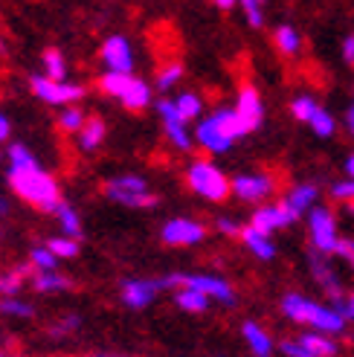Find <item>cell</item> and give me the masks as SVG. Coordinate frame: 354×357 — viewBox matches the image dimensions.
I'll return each mask as SVG.
<instances>
[{
    "label": "cell",
    "instance_id": "1",
    "mask_svg": "<svg viewBox=\"0 0 354 357\" xmlns=\"http://www.w3.org/2000/svg\"><path fill=\"white\" fill-rule=\"evenodd\" d=\"M9 186L15 189V195H21L26 204H32L41 212H59L61 209V192L59 183L38 166H9Z\"/></svg>",
    "mask_w": 354,
    "mask_h": 357
},
{
    "label": "cell",
    "instance_id": "2",
    "mask_svg": "<svg viewBox=\"0 0 354 357\" xmlns=\"http://www.w3.org/2000/svg\"><path fill=\"white\" fill-rule=\"evenodd\" d=\"M282 311H285V317L293 319V323L311 326L314 331L328 334V337L346 331V323H348L334 305H323V302H314L302 294H285L282 296Z\"/></svg>",
    "mask_w": 354,
    "mask_h": 357
},
{
    "label": "cell",
    "instance_id": "3",
    "mask_svg": "<svg viewBox=\"0 0 354 357\" xmlns=\"http://www.w3.org/2000/svg\"><path fill=\"white\" fill-rule=\"evenodd\" d=\"M247 134L244 128V122L238 119L236 108L229 111V108H221L215 111L209 119H203L198 125V131H194V139L201 142V149L212 151V154H224L226 149H233V142L241 139Z\"/></svg>",
    "mask_w": 354,
    "mask_h": 357
},
{
    "label": "cell",
    "instance_id": "4",
    "mask_svg": "<svg viewBox=\"0 0 354 357\" xmlns=\"http://www.w3.org/2000/svg\"><path fill=\"white\" fill-rule=\"evenodd\" d=\"M163 288H189V291H198L209 299H218L224 305H236V291L233 284L221 276H209V273H171V276H163Z\"/></svg>",
    "mask_w": 354,
    "mask_h": 357
},
{
    "label": "cell",
    "instance_id": "5",
    "mask_svg": "<svg viewBox=\"0 0 354 357\" xmlns=\"http://www.w3.org/2000/svg\"><path fill=\"white\" fill-rule=\"evenodd\" d=\"M99 87L108 96H119L122 105H125L128 111H143L146 105L151 102V91H148V84L143 79H137V76H125V73H105L99 79Z\"/></svg>",
    "mask_w": 354,
    "mask_h": 357
},
{
    "label": "cell",
    "instance_id": "6",
    "mask_svg": "<svg viewBox=\"0 0 354 357\" xmlns=\"http://www.w3.org/2000/svg\"><path fill=\"white\" fill-rule=\"evenodd\" d=\"M186 181L206 201H224L226 195L233 192V183L226 181V174L218 166H212L209 160H194V163L189 166Z\"/></svg>",
    "mask_w": 354,
    "mask_h": 357
},
{
    "label": "cell",
    "instance_id": "7",
    "mask_svg": "<svg viewBox=\"0 0 354 357\" xmlns=\"http://www.w3.org/2000/svg\"><path fill=\"white\" fill-rule=\"evenodd\" d=\"M105 195H108L111 201L122 204V206H154V195L148 189V183L143 181L139 174H119L114 181L105 183Z\"/></svg>",
    "mask_w": 354,
    "mask_h": 357
},
{
    "label": "cell",
    "instance_id": "8",
    "mask_svg": "<svg viewBox=\"0 0 354 357\" xmlns=\"http://www.w3.org/2000/svg\"><path fill=\"white\" fill-rule=\"evenodd\" d=\"M308 236H311V244H314L316 253H323V256L337 253L340 236H337V218H334L331 209L314 206L308 212Z\"/></svg>",
    "mask_w": 354,
    "mask_h": 357
},
{
    "label": "cell",
    "instance_id": "9",
    "mask_svg": "<svg viewBox=\"0 0 354 357\" xmlns=\"http://www.w3.org/2000/svg\"><path fill=\"white\" fill-rule=\"evenodd\" d=\"M32 93L44 99L47 105H70L84 96L82 84H67V82H52L47 76H32Z\"/></svg>",
    "mask_w": 354,
    "mask_h": 357
},
{
    "label": "cell",
    "instance_id": "10",
    "mask_svg": "<svg viewBox=\"0 0 354 357\" xmlns=\"http://www.w3.org/2000/svg\"><path fill=\"white\" fill-rule=\"evenodd\" d=\"M308 261H311V276H314V282L331 296V305H334V308L343 305L346 299H343V288H340V276H337V271H334V264H328V256L311 250Z\"/></svg>",
    "mask_w": 354,
    "mask_h": 357
},
{
    "label": "cell",
    "instance_id": "11",
    "mask_svg": "<svg viewBox=\"0 0 354 357\" xmlns=\"http://www.w3.org/2000/svg\"><path fill=\"white\" fill-rule=\"evenodd\" d=\"M296 221V215H293V209L282 201V204H268V206H259L256 212H253V218H250V227H256L259 233H264V236H273L276 229H285V227H291Z\"/></svg>",
    "mask_w": 354,
    "mask_h": 357
},
{
    "label": "cell",
    "instance_id": "12",
    "mask_svg": "<svg viewBox=\"0 0 354 357\" xmlns=\"http://www.w3.org/2000/svg\"><path fill=\"white\" fill-rule=\"evenodd\" d=\"M160 291H163L160 279H125L122 282V288H119V296H122V302H125L128 308L139 311V308L151 305L154 296Z\"/></svg>",
    "mask_w": 354,
    "mask_h": 357
},
{
    "label": "cell",
    "instance_id": "13",
    "mask_svg": "<svg viewBox=\"0 0 354 357\" xmlns=\"http://www.w3.org/2000/svg\"><path fill=\"white\" fill-rule=\"evenodd\" d=\"M163 241L169 247H192V244H201L203 236H206V227L192 221V218H171L166 227H163Z\"/></svg>",
    "mask_w": 354,
    "mask_h": 357
},
{
    "label": "cell",
    "instance_id": "14",
    "mask_svg": "<svg viewBox=\"0 0 354 357\" xmlns=\"http://www.w3.org/2000/svg\"><path fill=\"white\" fill-rule=\"evenodd\" d=\"M273 177L268 174H238L233 177V195L241 201H250V204H259L264 201L268 195H273Z\"/></svg>",
    "mask_w": 354,
    "mask_h": 357
},
{
    "label": "cell",
    "instance_id": "15",
    "mask_svg": "<svg viewBox=\"0 0 354 357\" xmlns=\"http://www.w3.org/2000/svg\"><path fill=\"white\" fill-rule=\"evenodd\" d=\"M102 59H105V64L111 67V73L131 76V70H134V52H131V44L122 38V35H111V38L105 41Z\"/></svg>",
    "mask_w": 354,
    "mask_h": 357
},
{
    "label": "cell",
    "instance_id": "16",
    "mask_svg": "<svg viewBox=\"0 0 354 357\" xmlns=\"http://www.w3.org/2000/svg\"><path fill=\"white\" fill-rule=\"evenodd\" d=\"M157 111H160L163 122H166V134L169 139L174 142V149H180V151H189L192 149V137L186 134V122L180 116V111H177V105L171 99H163L160 105H157Z\"/></svg>",
    "mask_w": 354,
    "mask_h": 357
},
{
    "label": "cell",
    "instance_id": "17",
    "mask_svg": "<svg viewBox=\"0 0 354 357\" xmlns=\"http://www.w3.org/2000/svg\"><path fill=\"white\" fill-rule=\"evenodd\" d=\"M236 114H238V119L244 122L247 134L256 131L259 125H261V119H264V108H261V96H259L256 87L244 84L241 91H238V105H236Z\"/></svg>",
    "mask_w": 354,
    "mask_h": 357
},
{
    "label": "cell",
    "instance_id": "18",
    "mask_svg": "<svg viewBox=\"0 0 354 357\" xmlns=\"http://www.w3.org/2000/svg\"><path fill=\"white\" fill-rule=\"evenodd\" d=\"M316 198H320V189H316L314 183H299L285 195V204L293 209V215L299 218V215H305V212H311L316 206Z\"/></svg>",
    "mask_w": 354,
    "mask_h": 357
},
{
    "label": "cell",
    "instance_id": "19",
    "mask_svg": "<svg viewBox=\"0 0 354 357\" xmlns=\"http://www.w3.org/2000/svg\"><path fill=\"white\" fill-rule=\"evenodd\" d=\"M241 334H244L247 346H250V351H253L256 357H273V340H270V334L264 331L259 323L247 319V323L241 326Z\"/></svg>",
    "mask_w": 354,
    "mask_h": 357
},
{
    "label": "cell",
    "instance_id": "20",
    "mask_svg": "<svg viewBox=\"0 0 354 357\" xmlns=\"http://www.w3.org/2000/svg\"><path fill=\"white\" fill-rule=\"evenodd\" d=\"M241 241L247 244V250H250L253 256H259V259H264V261H270V259L276 256V247H273L270 236L259 233V229H256V227H250V224H247V227L241 229Z\"/></svg>",
    "mask_w": 354,
    "mask_h": 357
},
{
    "label": "cell",
    "instance_id": "21",
    "mask_svg": "<svg viewBox=\"0 0 354 357\" xmlns=\"http://www.w3.org/2000/svg\"><path fill=\"white\" fill-rule=\"evenodd\" d=\"M299 343H302L311 354L316 357H337V340L328 334H320V331H311V334H302L299 337Z\"/></svg>",
    "mask_w": 354,
    "mask_h": 357
},
{
    "label": "cell",
    "instance_id": "22",
    "mask_svg": "<svg viewBox=\"0 0 354 357\" xmlns=\"http://www.w3.org/2000/svg\"><path fill=\"white\" fill-rule=\"evenodd\" d=\"M32 288H35V291H41V294L70 291V288H73V279H70V276H61V273H56V271H49V273H35V276H32Z\"/></svg>",
    "mask_w": 354,
    "mask_h": 357
},
{
    "label": "cell",
    "instance_id": "23",
    "mask_svg": "<svg viewBox=\"0 0 354 357\" xmlns=\"http://www.w3.org/2000/svg\"><path fill=\"white\" fill-rule=\"evenodd\" d=\"M102 139H105V122H102L99 116L87 119L84 128L79 131V146H82V151H96V149L102 146Z\"/></svg>",
    "mask_w": 354,
    "mask_h": 357
},
{
    "label": "cell",
    "instance_id": "24",
    "mask_svg": "<svg viewBox=\"0 0 354 357\" xmlns=\"http://www.w3.org/2000/svg\"><path fill=\"white\" fill-rule=\"evenodd\" d=\"M273 41H276V47H279L282 56H296L299 47H302V38H299V32H296L291 24H282V26H276V32H273Z\"/></svg>",
    "mask_w": 354,
    "mask_h": 357
},
{
    "label": "cell",
    "instance_id": "25",
    "mask_svg": "<svg viewBox=\"0 0 354 357\" xmlns=\"http://www.w3.org/2000/svg\"><path fill=\"white\" fill-rule=\"evenodd\" d=\"M174 302H177V308H183L189 314H203L209 308V296L198 294V291H189V288H180L174 294Z\"/></svg>",
    "mask_w": 354,
    "mask_h": 357
},
{
    "label": "cell",
    "instance_id": "26",
    "mask_svg": "<svg viewBox=\"0 0 354 357\" xmlns=\"http://www.w3.org/2000/svg\"><path fill=\"white\" fill-rule=\"evenodd\" d=\"M26 276H29V264H17L15 271L0 273V294H6V299L15 296L17 291H21V282H24Z\"/></svg>",
    "mask_w": 354,
    "mask_h": 357
},
{
    "label": "cell",
    "instance_id": "27",
    "mask_svg": "<svg viewBox=\"0 0 354 357\" xmlns=\"http://www.w3.org/2000/svg\"><path fill=\"white\" fill-rule=\"evenodd\" d=\"M59 215V221H61V227H64V233H67V238H73V241H79V236H82V221H79V212L70 206V204H61V209L56 212Z\"/></svg>",
    "mask_w": 354,
    "mask_h": 357
},
{
    "label": "cell",
    "instance_id": "28",
    "mask_svg": "<svg viewBox=\"0 0 354 357\" xmlns=\"http://www.w3.org/2000/svg\"><path fill=\"white\" fill-rule=\"evenodd\" d=\"M44 67H47V79H52V82H61L64 76H67V67H64V59H61V52L56 50V47H49V50H44Z\"/></svg>",
    "mask_w": 354,
    "mask_h": 357
},
{
    "label": "cell",
    "instance_id": "29",
    "mask_svg": "<svg viewBox=\"0 0 354 357\" xmlns=\"http://www.w3.org/2000/svg\"><path fill=\"white\" fill-rule=\"evenodd\" d=\"M174 105H177V111H180L183 122H189V119H198V116H201V108H203L201 96H194V93H180V96L174 99Z\"/></svg>",
    "mask_w": 354,
    "mask_h": 357
},
{
    "label": "cell",
    "instance_id": "30",
    "mask_svg": "<svg viewBox=\"0 0 354 357\" xmlns=\"http://www.w3.org/2000/svg\"><path fill=\"white\" fill-rule=\"evenodd\" d=\"M320 111V102H314L311 96H296L293 102H291V114L299 119V122H311L314 119V114Z\"/></svg>",
    "mask_w": 354,
    "mask_h": 357
},
{
    "label": "cell",
    "instance_id": "31",
    "mask_svg": "<svg viewBox=\"0 0 354 357\" xmlns=\"http://www.w3.org/2000/svg\"><path fill=\"white\" fill-rule=\"evenodd\" d=\"M308 128L316 134V137H331L334 131H337V122H334V116L325 111V108H320L314 114V119L308 122Z\"/></svg>",
    "mask_w": 354,
    "mask_h": 357
},
{
    "label": "cell",
    "instance_id": "32",
    "mask_svg": "<svg viewBox=\"0 0 354 357\" xmlns=\"http://www.w3.org/2000/svg\"><path fill=\"white\" fill-rule=\"evenodd\" d=\"M47 250L56 259H73L76 253H79V241H73V238H67V236H61V238H49L47 241Z\"/></svg>",
    "mask_w": 354,
    "mask_h": 357
},
{
    "label": "cell",
    "instance_id": "33",
    "mask_svg": "<svg viewBox=\"0 0 354 357\" xmlns=\"http://www.w3.org/2000/svg\"><path fill=\"white\" fill-rule=\"evenodd\" d=\"M29 261L38 267V273H49V271H56V261H59V259L52 256L47 247H35L32 253H29Z\"/></svg>",
    "mask_w": 354,
    "mask_h": 357
},
{
    "label": "cell",
    "instance_id": "34",
    "mask_svg": "<svg viewBox=\"0 0 354 357\" xmlns=\"http://www.w3.org/2000/svg\"><path fill=\"white\" fill-rule=\"evenodd\" d=\"M331 198L337 204H346L348 209H354V181L348 177V181H340L331 186Z\"/></svg>",
    "mask_w": 354,
    "mask_h": 357
},
{
    "label": "cell",
    "instance_id": "35",
    "mask_svg": "<svg viewBox=\"0 0 354 357\" xmlns=\"http://www.w3.org/2000/svg\"><path fill=\"white\" fill-rule=\"evenodd\" d=\"M183 76V64L180 61H171L169 67H163L160 73H157V87H160V91H169V87L177 82Z\"/></svg>",
    "mask_w": 354,
    "mask_h": 357
},
{
    "label": "cell",
    "instance_id": "36",
    "mask_svg": "<svg viewBox=\"0 0 354 357\" xmlns=\"http://www.w3.org/2000/svg\"><path fill=\"white\" fill-rule=\"evenodd\" d=\"M0 314H9V317H32V305L24 299H0Z\"/></svg>",
    "mask_w": 354,
    "mask_h": 357
},
{
    "label": "cell",
    "instance_id": "37",
    "mask_svg": "<svg viewBox=\"0 0 354 357\" xmlns=\"http://www.w3.org/2000/svg\"><path fill=\"white\" fill-rule=\"evenodd\" d=\"M59 125H61V131H82L84 128V114L79 108H67L61 116H59Z\"/></svg>",
    "mask_w": 354,
    "mask_h": 357
},
{
    "label": "cell",
    "instance_id": "38",
    "mask_svg": "<svg viewBox=\"0 0 354 357\" xmlns=\"http://www.w3.org/2000/svg\"><path fill=\"white\" fill-rule=\"evenodd\" d=\"M79 326H82V319H79L76 314H67V317H61V319H59L56 326H49V328H47V334H49V337H67L70 331H76Z\"/></svg>",
    "mask_w": 354,
    "mask_h": 357
},
{
    "label": "cell",
    "instance_id": "39",
    "mask_svg": "<svg viewBox=\"0 0 354 357\" xmlns=\"http://www.w3.org/2000/svg\"><path fill=\"white\" fill-rule=\"evenodd\" d=\"M244 15H247V24L261 29L264 26V12H261V3H256V0H244Z\"/></svg>",
    "mask_w": 354,
    "mask_h": 357
},
{
    "label": "cell",
    "instance_id": "40",
    "mask_svg": "<svg viewBox=\"0 0 354 357\" xmlns=\"http://www.w3.org/2000/svg\"><path fill=\"white\" fill-rule=\"evenodd\" d=\"M279 349H282V354H285V357H316V354H311L299 340H285Z\"/></svg>",
    "mask_w": 354,
    "mask_h": 357
},
{
    "label": "cell",
    "instance_id": "41",
    "mask_svg": "<svg viewBox=\"0 0 354 357\" xmlns=\"http://www.w3.org/2000/svg\"><path fill=\"white\" fill-rule=\"evenodd\" d=\"M337 259H343L348 267H354V238H340L337 244V253H334Z\"/></svg>",
    "mask_w": 354,
    "mask_h": 357
},
{
    "label": "cell",
    "instance_id": "42",
    "mask_svg": "<svg viewBox=\"0 0 354 357\" xmlns=\"http://www.w3.org/2000/svg\"><path fill=\"white\" fill-rule=\"evenodd\" d=\"M218 229H221L224 236H241V229H244V227H238L233 218H218Z\"/></svg>",
    "mask_w": 354,
    "mask_h": 357
},
{
    "label": "cell",
    "instance_id": "43",
    "mask_svg": "<svg viewBox=\"0 0 354 357\" xmlns=\"http://www.w3.org/2000/svg\"><path fill=\"white\" fill-rule=\"evenodd\" d=\"M337 311H340L346 319H354V294H348V296H346V302H343V305H340Z\"/></svg>",
    "mask_w": 354,
    "mask_h": 357
},
{
    "label": "cell",
    "instance_id": "44",
    "mask_svg": "<svg viewBox=\"0 0 354 357\" xmlns=\"http://www.w3.org/2000/svg\"><path fill=\"white\" fill-rule=\"evenodd\" d=\"M343 59L354 64V35H346V41H343Z\"/></svg>",
    "mask_w": 354,
    "mask_h": 357
},
{
    "label": "cell",
    "instance_id": "45",
    "mask_svg": "<svg viewBox=\"0 0 354 357\" xmlns=\"http://www.w3.org/2000/svg\"><path fill=\"white\" fill-rule=\"evenodd\" d=\"M6 137H9V119L0 114V139H6Z\"/></svg>",
    "mask_w": 354,
    "mask_h": 357
},
{
    "label": "cell",
    "instance_id": "46",
    "mask_svg": "<svg viewBox=\"0 0 354 357\" xmlns=\"http://www.w3.org/2000/svg\"><path fill=\"white\" fill-rule=\"evenodd\" d=\"M82 357H131V354H114V351H96V354H82Z\"/></svg>",
    "mask_w": 354,
    "mask_h": 357
},
{
    "label": "cell",
    "instance_id": "47",
    "mask_svg": "<svg viewBox=\"0 0 354 357\" xmlns=\"http://www.w3.org/2000/svg\"><path fill=\"white\" fill-rule=\"evenodd\" d=\"M346 122H348V131H351V137H354V105L348 108V116H346Z\"/></svg>",
    "mask_w": 354,
    "mask_h": 357
},
{
    "label": "cell",
    "instance_id": "48",
    "mask_svg": "<svg viewBox=\"0 0 354 357\" xmlns=\"http://www.w3.org/2000/svg\"><path fill=\"white\" fill-rule=\"evenodd\" d=\"M346 172H348V177H351V181H354V154L346 160Z\"/></svg>",
    "mask_w": 354,
    "mask_h": 357
},
{
    "label": "cell",
    "instance_id": "49",
    "mask_svg": "<svg viewBox=\"0 0 354 357\" xmlns=\"http://www.w3.org/2000/svg\"><path fill=\"white\" fill-rule=\"evenodd\" d=\"M215 6H218V9H224V12H226V9H233V0H218V3H215Z\"/></svg>",
    "mask_w": 354,
    "mask_h": 357
},
{
    "label": "cell",
    "instance_id": "50",
    "mask_svg": "<svg viewBox=\"0 0 354 357\" xmlns=\"http://www.w3.org/2000/svg\"><path fill=\"white\" fill-rule=\"evenodd\" d=\"M9 206H6V201H0V212H6Z\"/></svg>",
    "mask_w": 354,
    "mask_h": 357
},
{
    "label": "cell",
    "instance_id": "51",
    "mask_svg": "<svg viewBox=\"0 0 354 357\" xmlns=\"http://www.w3.org/2000/svg\"><path fill=\"white\" fill-rule=\"evenodd\" d=\"M0 357H9V354H3V351H0Z\"/></svg>",
    "mask_w": 354,
    "mask_h": 357
}]
</instances>
